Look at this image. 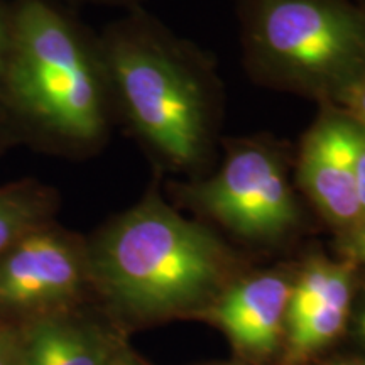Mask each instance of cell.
Segmentation results:
<instances>
[{
    "mask_svg": "<svg viewBox=\"0 0 365 365\" xmlns=\"http://www.w3.org/2000/svg\"><path fill=\"white\" fill-rule=\"evenodd\" d=\"M354 4H357L359 7H362V9H365V0H352Z\"/></svg>",
    "mask_w": 365,
    "mask_h": 365,
    "instance_id": "obj_21",
    "label": "cell"
},
{
    "mask_svg": "<svg viewBox=\"0 0 365 365\" xmlns=\"http://www.w3.org/2000/svg\"><path fill=\"white\" fill-rule=\"evenodd\" d=\"M0 105L39 144L85 158L115 115L98 41L53 0H16Z\"/></svg>",
    "mask_w": 365,
    "mask_h": 365,
    "instance_id": "obj_2",
    "label": "cell"
},
{
    "mask_svg": "<svg viewBox=\"0 0 365 365\" xmlns=\"http://www.w3.org/2000/svg\"><path fill=\"white\" fill-rule=\"evenodd\" d=\"M17 364V355L12 354L11 346L7 345V341L0 339V365H16Z\"/></svg>",
    "mask_w": 365,
    "mask_h": 365,
    "instance_id": "obj_18",
    "label": "cell"
},
{
    "mask_svg": "<svg viewBox=\"0 0 365 365\" xmlns=\"http://www.w3.org/2000/svg\"><path fill=\"white\" fill-rule=\"evenodd\" d=\"M360 331H362V335L365 336V312L362 313V318H360Z\"/></svg>",
    "mask_w": 365,
    "mask_h": 365,
    "instance_id": "obj_20",
    "label": "cell"
},
{
    "mask_svg": "<svg viewBox=\"0 0 365 365\" xmlns=\"http://www.w3.org/2000/svg\"><path fill=\"white\" fill-rule=\"evenodd\" d=\"M237 21L259 86L339 107L365 78V9L352 0H237Z\"/></svg>",
    "mask_w": 365,
    "mask_h": 365,
    "instance_id": "obj_4",
    "label": "cell"
},
{
    "mask_svg": "<svg viewBox=\"0 0 365 365\" xmlns=\"http://www.w3.org/2000/svg\"><path fill=\"white\" fill-rule=\"evenodd\" d=\"M341 252L352 262L365 264V218L341 234Z\"/></svg>",
    "mask_w": 365,
    "mask_h": 365,
    "instance_id": "obj_12",
    "label": "cell"
},
{
    "mask_svg": "<svg viewBox=\"0 0 365 365\" xmlns=\"http://www.w3.org/2000/svg\"><path fill=\"white\" fill-rule=\"evenodd\" d=\"M159 178L134 207L108 223L86 252L88 274L125 312L164 314L220 296L230 259L202 223L164 200Z\"/></svg>",
    "mask_w": 365,
    "mask_h": 365,
    "instance_id": "obj_3",
    "label": "cell"
},
{
    "mask_svg": "<svg viewBox=\"0 0 365 365\" xmlns=\"http://www.w3.org/2000/svg\"><path fill=\"white\" fill-rule=\"evenodd\" d=\"M115 115L159 173L195 180L215 166L225 91L205 49L135 7L97 36Z\"/></svg>",
    "mask_w": 365,
    "mask_h": 365,
    "instance_id": "obj_1",
    "label": "cell"
},
{
    "mask_svg": "<svg viewBox=\"0 0 365 365\" xmlns=\"http://www.w3.org/2000/svg\"><path fill=\"white\" fill-rule=\"evenodd\" d=\"M11 130H14L11 118H9L4 107L0 105V149L4 148V144H7L9 137H11Z\"/></svg>",
    "mask_w": 365,
    "mask_h": 365,
    "instance_id": "obj_17",
    "label": "cell"
},
{
    "mask_svg": "<svg viewBox=\"0 0 365 365\" xmlns=\"http://www.w3.org/2000/svg\"><path fill=\"white\" fill-rule=\"evenodd\" d=\"M364 139L365 132L349 113L323 105L294 154L296 188L341 234L364 220L357 195V159Z\"/></svg>",
    "mask_w": 365,
    "mask_h": 365,
    "instance_id": "obj_6",
    "label": "cell"
},
{
    "mask_svg": "<svg viewBox=\"0 0 365 365\" xmlns=\"http://www.w3.org/2000/svg\"><path fill=\"white\" fill-rule=\"evenodd\" d=\"M103 349L81 328L59 319H43L29 330L16 365H105Z\"/></svg>",
    "mask_w": 365,
    "mask_h": 365,
    "instance_id": "obj_9",
    "label": "cell"
},
{
    "mask_svg": "<svg viewBox=\"0 0 365 365\" xmlns=\"http://www.w3.org/2000/svg\"><path fill=\"white\" fill-rule=\"evenodd\" d=\"M80 2L98 4V6H112V7H124L127 11L135 7H143L145 0H80Z\"/></svg>",
    "mask_w": 365,
    "mask_h": 365,
    "instance_id": "obj_16",
    "label": "cell"
},
{
    "mask_svg": "<svg viewBox=\"0 0 365 365\" xmlns=\"http://www.w3.org/2000/svg\"><path fill=\"white\" fill-rule=\"evenodd\" d=\"M341 110L349 113L357 122V125L365 132V78L360 80L349 95L339 105Z\"/></svg>",
    "mask_w": 365,
    "mask_h": 365,
    "instance_id": "obj_13",
    "label": "cell"
},
{
    "mask_svg": "<svg viewBox=\"0 0 365 365\" xmlns=\"http://www.w3.org/2000/svg\"><path fill=\"white\" fill-rule=\"evenodd\" d=\"M223 156L207 175L175 182L176 196L250 242L272 244L301 222L294 154L276 137L225 139Z\"/></svg>",
    "mask_w": 365,
    "mask_h": 365,
    "instance_id": "obj_5",
    "label": "cell"
},
{
    "mask_svg": "<svg viewBox=\"0 0 365 365\" xmlns=\"http://www.w3.org/2000/svg\"><path fill=\"white\" fill-rule=\"evenodd\" d=\"M56 195L51 186L21 180L0 186V257L31 230L44 225Z\"/></svg>",
    "mask_w": 365,
    "mask_h": 365,
    "instance_id": "obj_10",
    "label": "cell"
},
{
    "mask_svg": "<svg viewBox=\"0 0 365 365\" xmlns=\"http://www.w3.org/2000/svg\"><path fill=\"white\" fill-rule=\"evenodd\" d=\"M105 365H135V364L127 359H115V360H110V362H107Z\"/></svg>",
    "mask_w": 365,
    "mask_h": 365,
    "instance_id": "obj_19",
    "label": "cell"
},
{
    "mask_svg": "<svg viewBox=\"0 0 365 365\" xmlns=\"http://www.w3.org/2000/svg\"><path fill=\"white\" fill-rule=\"evenodd\" d=\"M357 195H359L360 208H362V213L365 218V139L357 159Z\"/></svg>",
    "mask_w": 365,
    "mask_h": 365,
    "instance_id": "obj_15",
    "label": "cell"
},
{
    "mask_svg": "<svg viewBox=\"0 0 365 365\" xmlns=\"http://www.w3.org/2000/svg\"><path fill=\"white\" fill-rule=\"evenodd\" d=\"M86 274V252L44 223L0 257V308L56 307L78 293Z\"/></svg>",
    "mask_w": 365,
    "mask_h": 365,
    "instance_id": "obj_7",
    "label": "cell"
},
{
    "mask_svg": "<svg viewBox=\"0 0 365 365\" xmlns=\"http://www.w3.org/2000/svg\"><path fill=\"white\" fill-rule=\"evenodd\" d=\"M349 307L331 304L313 313L303 322L291 325V340L299 350H309L331 340L344 327Z\"/></svg>",
    "mask_w": 365,
    "mask_h": 365,
    "instance_id": "obj_11",
    "label": "cell"
},
{
    "mask_svg": "<svg viewBox=\"0 0 365 365\" xmlns=\"http://www.w3.org/2000/svg\"><path fill=\"white\" fill-rule=\"evenodd\" d=\"M9 43H11V19H9V11L0 9V83H2L4 70H6Z\"/></svg>",
    "mask_w": 365,
    "mask_h": 365,
    "instance_id": "obj_14",
    "label": "cell"
},
{
    "mask_svg": "<svg viewBox=\"0 0 365 365\" xmlns=\"http://www.w3.org/2000/svg\"><path fill=\"white\" fill-rule=\"evenodd\" d=\"M293 279L281 272H262L227 286L218 296V323L237 344L249 350H271L286 319Z\"/></svg>",
    "mask_w": 365,
    "mask_h": 365,
    "instance_id": "obj_8",
    "label": "cell"
}]
</instances>
